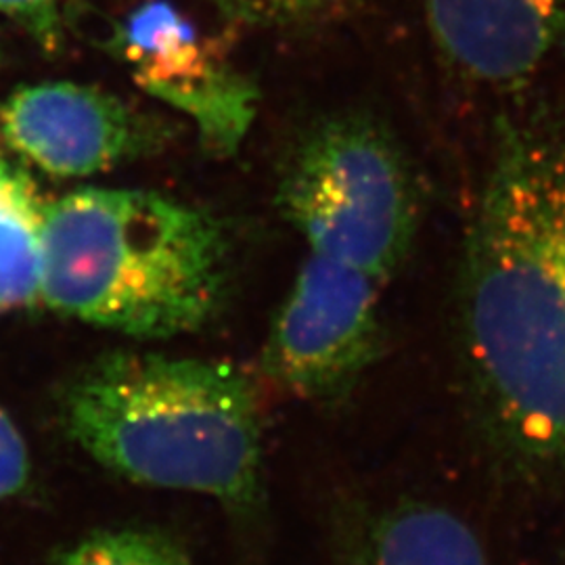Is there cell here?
<instances>
[{"label": "cell", "instance_id": "30bf717a", "mask_svg": "<svg viewBox=\"0 0 565 565\" xmlns=\"http://www.w3.org/2000/svg\"><path fill=\"white\" fill-rule=\"evenodd\" d=\"M42 205L23 174L0 202V312L41 300Z\"/></svg>", "mask_w": 565, "mask_h": 565}, {"label": "cell", "instance_id": "8fae6325", "mask_svg": "<svg viewBox=\"0 0 565 565\" xmlns=\"http://www.w3.org/2000/svg\"><path fill=\"white\" fill-rule=\"evenodd\" d=\"M53 565H191L184 546L149 527L103 530L63 551Z\"/></svg>", "mask_w": 565, "mask_h": 565}, {"label": "cell", "instance_id": "4fadbf2b", "mask_svg": "<svg viewBox=\"0 0 565 565\" xmlns=\"http://www.w3.org/2000/svg\"><path fill=\"white\" fill-rule=\"evenodd\" d=\"M0 13L21 23L42 49L57 51L63 41L60 0H0Z\"/></svg>", "mask_w": 565, "mask_h": 565}, {"label": "cell", "instance_id": "5b68a950", "mask_svg": "<svg viewBox=\"0 0 565 565\" xmlns=\"http://www.w3.org/2000/svg\"><path fill=\"white\" fill-rule=\"evenodd\" d=\"M380 289L361 270L308 252L264 342V377L310 403L350 394L384 348Z\"/></svg>", "mask_w": 565, "mask_h": 565}, {"label": "cell", "instance_id": "6da1fadb", "mask_svg": "<svg viewBox=\"0 0 565 565\" xmlns=\"http://www.w3.org/2000/svg\"><path fill=\"white\" fill-rule=\"evenodd\" d=\"M473 415L509 473L565 469V132L503 118L459 268Z\"/></svg>", "mask_w": 565, "mask_h": 565}, {"label": "cell", "instance_id": "277c9868", "mask_svg": "<svg viewBox=\"0 0 565 565\" xmlns=\"http://www.w3.org/2000/svg\"><path fill=\"white\" fill-rule=\"evenodd\" d=\"M277 205L310 254L345 264L384 287L422 223L419 184L398 141L369 111L310 121L289 145Z\"/></svg>", "mask_w": 565, "mask_h": 565}, {"label": "cell", "instance_id": "8992f818", "mask_svg": "<svg viewBox=\"0 0 565 565\" xmlns=\"http://www.w3.org/2000/svg\"><path fill=\"white\" fill-rule=\"evenodd\" d=\"M109 49L141 90L195 124L210 153L239 149L258 114V88L174 4L137 7L116 25Z\"/></svg>", "mask_w": 565, "mask_h": 565}, {"label": "cell", "instance_id": "7a4b0ae2", "mask_svg": "<svg viewBox=\"0 0 565 565\" xmlns=\"http://www.w3.org/2000/svg\"><path fill=\"white\" fill-rule=\"evenodd\" d=\"M60 424L132 484L205 494L239 515L263 503V408L235 364L105 352L61 390Z\"/></svg>", "mask_w": 565, "mask_h": 565}, {"label": "cell", "instance_id": "ba28073f", "mask_svg": "<svg viewBox=\"0 0 565 565\" xmlns=\"http://www.w3.org/2000/svg\"><path fill=\"white\" fill-rule=\"evenodd\" d=\"M429 34L469 81H532L565 44V0H422Z\"/></svg>", "mask_w": 565, "mask_h": 565}, {"label": "cell", "instance_id": "52a82bcc", "mask_svg": "<svg viewBox=\"0 0 565 565\" xmlns=\"http://www.w3.org/2000/svg\"><path fill=\"white\" fill-rule=\"evenodd\" d=\"M7 142L57 179H82L162 153L168 121L118 95L76 82L18 90L0 109Z\"/></svg>", "mask_w": 565, "mask_h": 565}, {"label": "cell", "instance_id": "5bb4252c", "mask_svg": "<svg viewBox=\"0 0 565 565\" xmlns=\"http://www.w3.org/2000/svg\"><path fill=\"white\" fill-rule=\"evenodd\" d=\"M30 478V457L15 424L0 408V501L20 494Z\"/></svg>", "mask_w": 565, "mask_h": 565}, {"label": "cell", "instance_id": "7c38bea8", "mask_svg": "<svg viewBox=\"0 0 565 565\" xmlns=\"http://www.w3.org/2000/svg\"><path fill=\"white\" fill-rule=\"evenodd\" d=\"M340 0H214L228 25L247 30H306L327 20Z\"/></svg>", "mask_w": 565, "mask_h": 565}, {"label": "cell", "instance_id": "9c48e42d", "mask_svg": "<svg viewBox=\"0 0 565 565\" xmlns=\"http://www.w3.org/2000/svg\"><path fill=\"white\" fill-rule=\"evenodd\" d=\"M335 565H488L471 527L445 507L401 501L352 520Z\"/></svg>", "mask_w": 565, "mask_h": 565}, {"label": "cell", "instance_id": "9a60e30c", "mask_svg": "<svg viewBox=\"0 0 565 565\" xmlns=\"http://www.w3.org/2000/svg\"><path fill=\"white\" fill-rule=\"evenodd\" d=\"M21 174H15V172H11V168L7 166V162L0 158V202L9 195V191L13 189V184L18 182Z\"/></svg>", "mask_w": 565, "mask_h": 565}, {"label": "cell", "instance_id": "3957f363", "mask_svg": "<svg viewBox=\"0 0 565 565\" xmlns=\"http://www.w3.org/2000/svg\"><path fill=\"white\" fill-rule=\"evenodd\" d=\"M41 300L130 338H172L216 321L233 252L218 218L137 189H81L42 205Z\"/></svg>", "mask_w": 565, "mask_h": 565}]
</instances>
